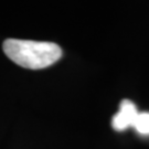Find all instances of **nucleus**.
Returning <instances> with one entry per match:
<instances>
[{"label":"nucleus","mask_w":149,"mask_h":149,"mask_svg":"<svg viewBox=\"0 0 149 149\" xmlns=\"http://www.w3.org/2000/svg\"><path fill=\"white\" fill-rule=\"evenodd\" d=\"M3 52L16 64L30 70L45 69L62 56V50L55 43L20 39H7Z\"/></svg>","instance_id":"obj_1"},{"label":"nucleus","mask_w":149,"mask_h":149,"mask_svg":"<svg viewBox=\"0 0 149 149\" xmlns=\"http://www.w3.org/2000/svg\"><path fill=\"white\" fill-rule=\"evenodd\" d=\"M137 107L132 101L124 100L120 103V107L118 113L113 117L112 126L115 130L122 132L129 126H133L135 119L138 115Z\"/></svg>","instance_id":"obj_2"},{"label":"nucleus","mask_w":149,"mask_h":149,"mask_svg":"<svg viewBox=\"0 0 149 149\" xmlns=\"http://www.w3.org/2000/svg\"><path fill=\"white\" fill-rule=\"evenodd\" d=\"M133 127L141 135H149V113H138Z\"/></svg>","instance_id":"obj_3"}]
</instances>
